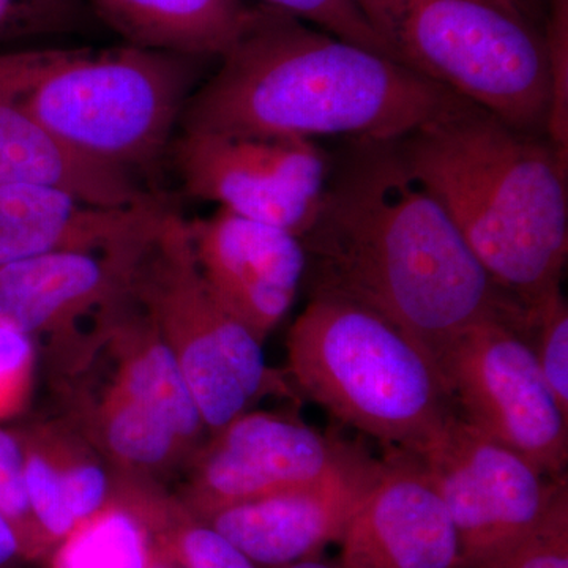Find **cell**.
Masks as SVG:
<instances>
[{"instance_id":"6da1fadb","label":"cell","mask_w":568,"mask_h":568,"mask_svg":"<svg viewBox=\"0 0 568 568\" xmlns=\"http://www.w3.org/2000/svg\"><path fill=\"white\" fill-rule=\"evenodd\" d=\"M310 298L349 302L435 354L484 320L529 328L395 141L346 140L331 155L315 222L301 237Z\"/></svg>"},{"instance_id":"7a4b0ae2","label":"cell","mask_w":568,"mask_h":568,"mask_svg":"<svg viewBox=\"0 0 568 568\" xmlns=\"http://www.w3.org/2000/svg\"><path fill=\"white\" fill-rule=\"evenodd\" d=\"M465 103L386 55L254 3L179 130L395 141Z\"/></svg>"},{"instance_id":"3957f363","label":"cell","mask_w":568,"mask_h":568,"mask_svg":"<svg viewBox=\"0 0 568 568\" xmlns=\"http://www.w3.org/2000/svg\"><path fill=\"white\" fill-rule=\"evenodd\" d=\"M489 278L526 310L562 291L568 156L545 134L465 103L396 140Z\"/></svg>"},{"instance_id":"277c9868","label":"cell","mask_w":568,"mask_h":568,"mask_svg":"<svg viewBox=\"0 0 568 568\" xmlns=\"http://www.w3.org/2000/svg\"><path fill=\"white\" fill-rule=\"evenodd\" d=\"M209 62L126 43L0 51V102L136 178L155 173L171 151Z\"/></svg>"},{"instance_id":"5b68a950","label":"cell","mask_w":568,"mask_h":568,"mask_svg":"<svg viewBox=\"0 0 568 568\" xmlns=\"http://www.w3.org/2000/svg\"><path fill=\"white\" fill-rule=\"evenodd\" d=\"M286 346L308 398L395 450L417 452L457 413L432 353L362 306L310 298Z\"/></svg>"},{"instance_id":"8992f818","label":"cell","mask_w":568,"mask_h":568,"mask_svg":"<svg viewBox=\"0 0 568 568\" xmlns=\"http://www.w3.org/2000/svg\"><path fill=\"white\" fill-rule=\"evenodd\" d=\"M395 62L547 136L549 73L544 31L499 0H354Z\"/></svg>"},{"instance_id":"52a82bcc","label":"cell","mask_w":568,"mask_h":568,"mask_svg":"<svg viewBox=\"0 0 568 568\" xmlns=\"http://www.w3.org/2000/svg\"><path fill=\"white\" fill-rule=\"evenodd\" d=\"M132 293L178 355L205 428L219 433L278 383L263 342L213 297L194 261L186 220L174 209L138 265Z\"/></svg>"},{"instance_id":"ba28073f","label":"cell","mask_w":568,"mask_h":568,"mask_svg":"<svg viewBox=\"0 0 568 568\" xmlns=\"http://www.w3.org/2000/svg\"><path fill=\"white\" fill-rule=\"evenodd\" d=\"M413 455L450 515L465 568L497 566L568 500L567 476L549 477L458 413Z\"/></svg>"},{"instance_id":"9c48e42d","label":"cell","mask_w":568,"mask_h":568,"mask_svg":"<svg viewBox=\"0 0 568 568\" xmlns=\"http://www.w3.org/2000/svg\"><path fill=\"white\" fill-rule=\"evenodd\" d=\"M529 335L525 325L478 321L433 357L459 417L549 477H564L568 414L545 383Z\"/></svg>"},{"instance_id":"30bf717a","label":"cell","mask_w":568,"mask_h":568,"mask_svg":"<svg viewBox=\"0 0 568 568\" xmlns=\"http://www.w3.org/2000/svg\"><path fill=\"white\" fill-rule=\"evenodd\" d=\"M171 155L189 196L302 237L315 222L331 153L316 141L182 133Z\"/></svg>"},{"instance_id":"8fae6325","label":"cell","mask_w":568,"mask_h":568,"mask_svg":"<svg viewBox=\"0 0 568 568\" xmlns=\"http://www.w3.org/2000/svg\"><path fill=\"white\" fill-rule=\"evenodd\" d=\"M383 459L355 447L312 484L209 511V525L256 566L287 567L342 540L372 491Z\"/></svg>"},{"instance_id":"7c38bea8","label":"cell","mask_w":568,"mask_h":568,"mask_svg":"<svg viewBox=\"0 0 568 568\" xmlns=\"http://www.w3.org/2000/svg\"><path fill=\"white\" fill-rule=\"evenodd\" d=\"M201 276L220 305L260 342L293 308L304 283L301 237L219 209L186 222Z\"/></svg>"},{"instance_id":"4fadbf2b","label":"cell","mask_w":568,"mask_h":568,"mask_svg":"<svg viewBox=\"0 0 568 568\" xmlns=\"http://www.w3.org/2000/svg\"><path fill=\"white\" fill-rule=\"evenodd\" d=\"M383 462L376 484L339 540V566L465 568L450 515L417 458L392 448Z\"/></svg>"},{"instance_id":"5bb4252c","label":"cell","mask_w":568,"mask_h":568,"mask_svg":"<svg viewBox=\"0 0 568 568\" xmlns=\"http://www.w3.org/2000/svg\"><path fill=\"white\" fill-rule=\"evenodd\" d=\"M171 211L108 248L50 253L3 265L0 323L32 336L129 297L138 265Z\"/></svg>"},{"instance_id":"9a60e30c","label":"cell","mask_w":568,"mask_h":568,"mask_svg":"<svg viewBox=\"0 0 568 568\" xmlns=\"http://www.w3.org/2000/svg\"><path fill=\"white\" fill-rule=\"evenodd\" d=\"M346 440L275 414H242L219 432L201 469L205 510L312 484L353 454Z\"/></svg>"},{"instance_id":"2e32d148","label":"cell","mask_w":568,"mask_h":568,"mask_svg":"<svg viewBox=\"0 0 568 568\" xmlns=\"http://www.w3.org/2000/svg\"><path fill=\"white\" fill-rule=\"evenodd\" d=\"M155 196L134 207H102L58 190L0 185V267L43 254L102 250L170 211Z\"/></svg>"},{"instance_id":"e0dca14e","label":"cell","mask_w":568,"mask_h":568,"mask_svg":"<svg viewBox=\"0 0 568 568\" xmlns=\"http://www.w3.org/2000/svg\"><path fill=\"white\" fill-rule=\"evenodd\" d=\"M0 185L58 190L102 207H134L159 193L136 178L50 132L13 104L0 102Z\"/></svg>"},{"instance_id":"ac0fdd59","label":"cell","mask_w":568,"mask_h":568,"mask_svg":"<svg viewBox=\"0 0 568 568\" xmlns=\"http://www.w3.org/2000/svg\"><path fill=\"white\" fill-rule=\"evenodd\" d=\"M122 43L219 61L248 17L245 0H85Z\"/></svg>"},{"instance_id":"d6986e66","label":"cell","mask_w":568,"mask_h":568,"mask_svg":"<svg viewBox=\"0 0 568 568\" xmlns=\"http://www.w3.org/2000/svg\"><path fill=\"white\" fill-rule=\"evenodd\" d=\"M145 339L148 343L138 349L141 354L133 358L123 376L122 396L149 407L179 439H193L205 425L178 355L151 320Z\"/></svg>"},{"instance_id":"ffe728a7","label":"cell","mask_w":568,"mask_h":568,"mask_svg":"<svg viewBox=\"0 0 568 568\" xmlns=\"http://www.w3.org/2000/svg\"><path fill=\"white\" fill-rule=\"evenodd\" d=\"M58 568H149L144 530L125 511H99L70 534Z\"/></svg>"},{"instance_id":"44dd1931","label":"cell","mask_w":568,"mask_h":568,"mask_svg":"<svg viewBox=\"0 0 568 568\" xmlns=\"http://www.w3.org/2000/svg\"><path fill=\"white\" fill-rule=\"evenodd\" d=\"M97 26L85 0H0V51L91 32Z\"/></svg>"},{"instance_id":"7402d4cb","label":"cell","mask_w":568,"mask_h":568,"mask_svg":"<svg viewBox=\"0 0 568 568\" xmlns=\"http://www.w3.org/2000/svg\"><path fill=\"white\" fill-rule=\"evenodd\" d=\"M104 435L115 455L144 466L164 462L179 440L162 418L125 396L111 407Z\"/></svg>"},{"instance_id":"603a6c76","label":"cell","mask_w":568,"mask_h":568,"mask_svg":"<svg viewBox=\"0 0 568 568\" xmlns=\"http://www.w3.org/2000/svg\"><path fill=\"white\" fill-rule=\"evenodd\" d=\"M529 338L545 383L568 414V305L562 291L534 310Z\"/></svg>"},{"instance_id":"cb8c5ba5","label":"cell","mask_w":568,"mask_h":568,"mask_svg":"<svg viewBox=\"0 0 568 568\" xmlns=\"http://www.w3.org/2000/svg\"><path fill=\"white\" fill-rule=\"evenodd\" d=\"M544 40L549 73L547 136L568 156V0H549Z\"/></svg>"},{"instance_id":"d4e9b609","label":"cell","mask_w":568,"mask_h":568,"mask_svg":"<svg viewBox=\"0 0 568 568\" xmlns=\"http://www.w3.org/2000/svg\"><path fill=\"white\" fill-rule=\"evenodd\" d=\"M256 3L286 11L321 31L394 61L386 43L369 28L354 0H256Z\"/></svg>"},{"instance_id":"484cf974","label":"cell","mask_w":568,"mask_h":568,"mask_svg":"<svg viewBox=\"0 0 568 568\" xmlns=\"http://www.w3.org/2000/svg\"><path fill=\"white\" fill-rule=\"evenodd\" d=\"M0 514L17 530L22 547L28 548L37 526L26 485V450L20 439L3 428H0Z\"/></svg>"},{"instance_id":"4316f807","label":"cell","mask_w":568,"mask_h":568,"mask_svg":"<svg viewBox=\"0 0 568 568\" xmlns=\"http://www.w3.org/2000/svg\"><path fill=\"white\" fill-rule=\"evenodd\" d=\"M493 568H568V500L540 530Z\"/></svg>"},{"instance_id":"83f0119b","label":"cell","mask_w":568,"mask_h":568,"mask_svg":"<svg viewBox=\"0 0 568 568\" xmlns=\"http://www.w3.org/2000/svg\"><path fill=\"white\" fill-rule=\"evenodd\" d=\"M185 568H256L233 541L207 526H193L182 537Z\"/></svg>"},{"instance_id":"f1b7e54d","label":"cell","mask_w":568,"mask_h":568,"mask_svg":"<svg viewBox=\"0 0 568 568\" xmlns=\"http://www.w3.org/2000/svg\"><path fill=\"white\" fill-rule=\"evenodd\" d=\"M67 510L77 528L99 514L108 495V477L97 465H77L61 469Z\"/></svg>"},{"instance_id":"f546056e","label":"cell","mask_w":568,"mask_h":568,"mask_svg":"<svg viewBox=\"0 0 568 568\" xmlns=\"http://www.w3.org/2000/svg\"><path fill=\"white\" fill-rule=\"evenodd\" d=\"M32 353V336L0 323V414L17 403Z\"/></svg>"},{"instance_id":"4dcf8cb0","label":"cell","mask_w":568,"mask_h":568,"mask_svg":"<svg viewBox=\"0 0 568 568\" xmlns=\"http://www.w3.org/2000/svg\"><path fill=\"white\" fill-rule=\"evenodd\" d=\"M24 551L13 526L0 514V568H6Z\"/></svg>"},{"instance_id":"1f68e13d","label":"cell","mask_w":568,"mask_h":568,"mask_svg":"<svg viewBox=\"0 0 568 568\" xmlns=\"http://www.w3.org/2000/svg\"><path fill=\"white\" fill-rule=\"evenodd\" d=\"M508 9L525 18L530 24L544 31L545 18H547L549 0H499Z\"/></svg>"},{"instance_id":"d6a6232c","label":"cell","mask_w":568,"mask_h":568,"mask_svg":"<svg viewBox=\"0 0 568 568\" xmlns=\"http://www.w3.org/2000/svg\"><path fill=\"white\" fill-rule=\"evenodd\" d=\"M283 568H342V566H339L338 560L336 562H325V560L313 558L301 560V562L291 564V566Z\"/></svg>"},{"instance_id":"836d02e7","label":"cell","mask_w":568,"mask_h":568,"mask_svg":"<svg viewBox=\"0 0 568 568\" xmlns=\"http://www.w3.org/2000/svg\"><path fill=\"white\" fill-rule=\"evenodd\" d=\"M149 568H174V567H168V566H156V567H149Z\"/></svg>"}]
</instances>
